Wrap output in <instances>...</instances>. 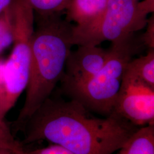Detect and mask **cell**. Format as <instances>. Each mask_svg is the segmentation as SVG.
<instances>
[{"label":"cell","mask_w":154,"mask_h":154,"mask_svg":"<svg viewBox=\"0 0 154 154\" xmlns=\"http://www.w3.org/2000/svg\"><path fill=\"white\" fill-rule=\"evenodd\" d=\"M15 21L13 3L0 14V55L14 39Z\"/></svg>","instance_id":"11"},{"label":"cell","mask_w":154,"mask_h":154,"mask_svg":"<svg viewBox=\"0 0 154 154\" xmlns=\"http://www.w3.org/2000/svg\"><path fill=\"white\" fill-rule=\"evenodd\" d=\"M16 0H0V14Z\"/></svg>","instance_id":"16"},{"label":"cell","mask_w":154,"mask_h":154,"mask_svg":"<svg viewBox=\"0 0 154 154\" xmlns=\"http://www.w3.org/2000/svg\"><path fill=\"white\" fill-rule=\"evenodd\" d=\"M148 14L137 0H109L105 12L96 21L73 25L72 44L98 46L105 41L116 42L145 28Z\"/></svg>","instance_id":"5"},{"label":"cell","mask_w":154,"mask_h":154,"mask_svg":"<svg viewBox=\"0 0 154 154\" xmlns=\"http://www.w3.org/2000/svg\"><path fill=\"white\" fill-rule=\"evenodd\" d=\"M0 147L18 152L23 149L21 143L17 142L4 119H0Z\"/></svg>","instance_id":"13"},{"label":"cell","mask_w":154,"mask_h":154,"mask_svg":"<svg viewBox=\"0 0 154 154\" xmlns=\"http://www.w3.org/2000/svg\"><path fill=\"white\" fill-rule=\"evenodd\" d=\"M116 154H154V125L139 127Z\"/></svg>","instance_id":"9"},{"label":"cell","mask_w":154,"mask_h":154,"mask_svg":"<svg viewBox=\"0 0 154 154\" xmlns=\"http://www.w3.org/2000/svg\"><path fill=\"white\" fill-rule=\"evenodd\" d=\"M112 112L138 127L154 125V88L126 68Z\"/></svg>","instance_id":"6"},{"label":"cell","mask_w":154,"mask_h":154,"mask_svg":"<svg viewBox=\"0 0 154 154\" xmlns=\"http://www.w3.org/2000/svg\"><path fill=\"white\" fill-rule=\"evenodd\" d=\"M146 31L140 36V39L146 48L154 49V16L148 19Z\"/></svg>","instance_id":"14"},{"label":"cell","mask_w":154,"mask_h":154,"mask_svg":"<svg viewBox=\"0 0 154 154\" xmlns=\"http://www.w3.org/2000/svg\"><path fill=\"white\" fill-rule=\"evenodd\" d=\"M34 13L38 16L61 14L70 0H26Z\"/></svg>","instance_id":"12"},{"label":"cell","mask_w":154,"mask_h":154,"mask_svg":"<svg viewBox=\"0 0 154 154\" xmlns=\"http://www.w3.org/2000/svg\"><path fill=\"white\" fill-rule=\"evenodd\" d=\"M127 68L154 88V49H149L146 55L131 60Z\"/></svg>","instance_id":"10"},{"label":"cell","mask_w":154,"mask_h":154,"mask_svg":"<svg viewBox=\"0 0 154 154\" xmlns=\"http://www.w3.org/2000/svg\"><path fill=\"white\" fill-rule=\"evenodd\" d=\"M29 154H75L63 146L55 144H53L51 146L42 149L29 151Z\"/></svg>","instance_id":"15"},{"label":"cell","mask_w":154,"mask_h":154,"mask_svg":"<svg viewBox=\"0 0 154 154\" xmlns=\"http://www.w3.org/2000/svg\"><path fill=\"white\" fill-rule=\"evenodd\" d=\"M22 144L48 141L75 154H112L139 127L114 112L93 116L77 100L51 97L25 122Z\"/></svg>","instance_id":"1"},{"label":"cell","mask_w":154,"mask_h":154,"mask_svg":"<svg viewBox=\"0 0 154 154\" xmlns=\"http://www.w3.org/2000/svg\"><path fill=\"white\" fill-rule=\"evenodd\" d=\"M35 16L29 78L24 104L16 121L17 127L24 125L61 82L74 46L73 25L62 18L61 14Z\"/></svg>","instance_id":"2"},{"label":"cell","mask_w":154,"mask_h":154,"mask_svg":"<svg viewBox=\"0 0 154 154\" xmlns=\"http://www.w3.org/2000/svg\"><path fill=\"white\" fill-rule=\"evenodd\" d=\"M144 48L140 37L137 38L135 33L112 42L107 60L99 72L82 82L62 84L63 91L91 112L110 116L127 66Z\"/></svg>","instance_id":"3"},{"label":"cell","mask_w":154,"mask_h":154,"mask_svg":"<svg viewBox=\"0 0 154 154\" xmlns=\"http://www.w3.org/2000/svg\"><path fill=\"white\" fill-rule=\"evenodd\" d=\"M15 33L13 48L4 61L0 86V114L3 119L28 86L34 12L26 0L13 2Z\"/></svg>","instance_id":"4"},{"label":"cell","mask_w":154,"mask_h":154,"mask_svg":"<svg viewBox=\"0 0 154 154\" xmlns=\"http://www.w3.org/2000/svg\"><path fill=\"white\" fill-rule=\"evenodd\" d=\"M14 153L16 152H14L13 151L8 149L0 147V154H14Z\"/></svg>","instance_id":"18"},{"label":"cell","mask_w":154,"mask_h":154,"mask_svg":"<svg viewBox=\"0 0 154 154\" xmlns=\"http://www.w3.org/2000/svg\"><path fill=\"white\" fill-rule=\"evenodd\" d=\"M4 60H2V59H0V86H1V83L2 82V72H3V68H4ZM0 119H3L1 114H0Z\"/></svg>","instance_id":"17"},{"label":"cell","mask_w":154,"mask_h":154,"mask_svg":"<svg viewBox=\"0 0 154 154\" xmlns=\"http://www.w3.org/2000/svg\"><path fill=\"white\" fill-rule=\"evenodd\" d=\"M14 154H29V152H28V151H25L24 149H23L21 151H20L18 152L14 153Z\"/></svg>","instance_id":"19"},{"label":"cell","mask_w":154,"mask_h":154,"mask_svg":"<svg viewBox=\"0 0 154 154\" xmlns=\"http://www.w3.org/2000/svg\"><path fill=\"white\" fill-rule=\"evenodd\" d=\"M71 50L65 65L62 84L80 82L95 75L103 67L109 57V49L97 46H78Z\"/></svg>","instance_id":"7"},{"label":"cell","mask_w":154,"mask_h":154,"mask_svg":"<svg viewBox=\"0 0 154 154\" xmlns=\"http://www.w3.org/2000/svg\"><path fill=\"white\" fill-rule=\"evenodd\" d=\"M109 0H70L66 8V21L76 26L88 25L105 12Z\"/></svg>","instance_id":"8"}]
</instances>
